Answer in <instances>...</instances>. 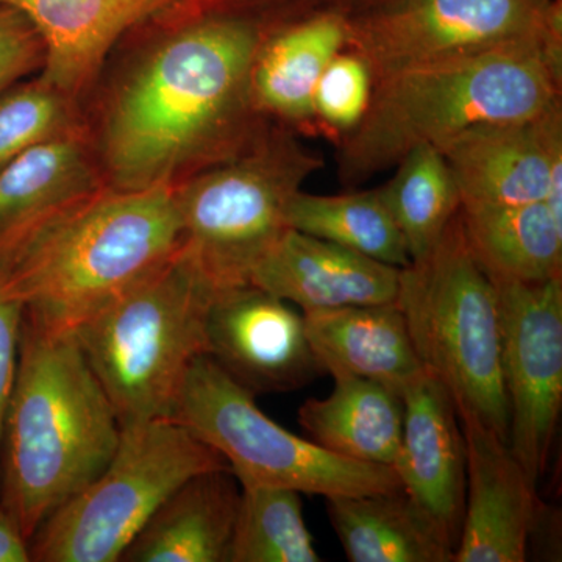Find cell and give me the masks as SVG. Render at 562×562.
<instances>
[{
    "label": "cell",
    "instance_id": "1",
    "mask_svg": "<svg viewBox=\"0 0 562 562\" xmlns=\"http://www.w3.org/2000/svg\"><path fill=\"white\" fill-rule=\"evenodd\" d=\"M217 11L184 21L111 102L102 155L114 190L176 183L232 160L268 131L251 94V69L262 40L286 14Z\"/></svg>",
    "mask_w": 562,
    "mask_h": 562
},
{
    "label": "cell",
    "instance_id": "2",
    "mask_svg": "<svg viewBox=\"0 0 562 562\" xmlns=\"http://www.w3.org/2000/svg\"><path fill=\"white\" fill-rule=\"evenodd\" d=\"M121 441L113 403L74 331L22 319L0 452V505L25 538L94 482Z\"/></svg>",
    "mask_w": 562,
    "mask_h": 562
},
{
    "label": "cell",
    "instance_id": "3",
    "mask_svg": "<svg viewBox=\"0 0 562 562\" xmlns=\"http://www.w3.org/2000/svg\"><path fill=\"white\" fill-rule=\"evenodd\" d=\"M176 184L102 188L0 261V280L25 319L76 333L172 257L181 243Z\"/></svg>",
    "mask_w": 562,
    "mask_h": 562
},
{
    "label": "cell",
    "instance_id": "4",
    "mask_svg": "<svg viewBox=\"0 0 562 562\" xmlns=\"http://www.w3.org/2000/svg\"><path fill=\"white\" fill-rule=\"evenodd\" d=\"M562 55L502 49L424 63L373 81L355 131L338 139L339 176L358 184L420 146L438 149L484 122L530 120L561 101Z\"/></svg>",
    "mask_w": 562,
    "mask_h": 562
},
{
    "label": "cell",
    "instance_id": "5",
    "mask_svg": "<svg viewBox=\"0 0 562 562\" xmlns=\"http://www.w3.org/2000/svg\"><path fill=\"white\" fill-rule=\"evenodd\" d=\"M216 292L179 247L76 331L121 427L172 420Z\"/></svg>",
    "mask_w": 562,
    "mask_h": 562
},
{
    "label": "cell",
    "instance_id": "6",
    "mask_svg": "<svg viewBox=\"0 0 562 562\" xmlns=\"http://www.w3.org/2000/svg\"><path fill=\"white\" fill-rule=\"evenodd\" d=\"M395 303L417 357L449 390L457 412L508 442L497 291L469 250L461 211L425 257L401 269Z\"/></svg>",
    "mask_w": 562,
    "mask_h": 562
},
{
    "label": "cell",
    "instance_id": "7",
    "mask_svg": "<svg viewBox=\"0 0 562 562\" xmlns=\"http://www.w3.org/2000/svg\"><path fill=\"white\" fill-rule=\"evenodd\" d=\"M324 168L286 128H271L232 160L176 184L180 249L216 291L250 284L251 273L288 231L286 206Z\"/></svg>",
    "mask_w": 562,
    "mask_h": 562
},
{
    "label": "cell",
    "instance_id": "8",
    "mask_svg": "<svg viewBox=\"0 0 562 562\" xmlns=\"http://www.w3.org/2000/svg\"><path fill=\"white\" fill-rule=\"evenodd\" d=\"M231 469L213 447L171 419L121 427L116 452L31 539L35 562H121L140 528L195 473Z\"/></svg>",
    "mask_w": 562,
    "mask_h": 562
},
{
    "label": "cell",
    "instance_id": "9",
    "mask_svg": "<svg viewBox=\"0 0 562 562\" xmlns=\"http://www.w3.org/2000/svg\"><path fill=\"white\" fill-rule=\"evenodd\" d=\"M172 420L213 447L239 484L325 498L403 492L394 469L347 460L280 427L209 355L192 362Z\"/></svg>",
    "mask_w": 562,
    "mask_h": 562
},
{
    "label": "cell",
    "instance_id": "10",
    "mask_svg": "<svg viewBox=\"0 0 562 562\" xmlns=\"http://www.w3.org/2000/svg\"><path fill=\"white\" fill-rule=\"evenodd\" d=\"M349 22L347 49L364 58L373 81L482 52L562 55L561 0H379Z\"/></svg>",
    "mask_w": 562,
    "mask_h": 562
},
{
    "label": "cell",
    "instance_id": "11",
    "mask_svg": "<svg viewBox=\"0 0 562 562\" xmlns=\"http://www.w3.org/2000/svg\"><path fill=\"white\" fill-rule=\"evenodd\" d=\"M509 408L508 446L532 483L547 469L562 406V277L492 280Z\"/></svg>",
    "mask_w": 562,
    "mask_h": 562
},
{
    "label": "cell",
    "instance_id": "12",
    "mask_svg": "<svg viewBox=\"0 0 562 562\" xmlns=\"http://www.w3.org/2000/svg\"><path fill=\"white\" fill-rule=\"evenodd\" d=\"M205 335V355L255 397L301 390L324 373L303 314L254 284L214 294Z\"/></svg>",
    "mask_w": 562,
    "mask_h": 562
},
{
    "label": "cell",
    "instance_id": "13",
    "mask_svg": "<svg viewBox=\"0 0 562 562\" xmlns=\"http://www.w3.org/2000/svg\"><path fill=\"white\" fill-rule=\"evenodd\" d=\"M461 195V209L546 201L562 168V102L530 120L484 122L438 147Z\"/></svg>",
    "mask_w": 562,
    "mask_h": 562
},
{
    "label": "cell",
    "instance_id": "14",
    "mask_svg": "<svg viewBox=\"0 0 562 562\" xmlns=\"http://www.w3.org/2000/svg\"><path fill=\"white\" fill-rule=\"evenodd\" d=\"M465 442V506L453 562H524L543 505L508 442L458 412Z\"/></svg>",
    "mask_w": 562,
    "mask_h": 562
},
{
    "label": "cell",
    "instance_id": "15",
    "mask_svg": "<svg viewBox=\"0 0 562 562\" xmlns=\"http://www.w3.org/2000/svg\"><path fill=\"white\" fill-rule=\"evenodd\" d=\"M401 453L394 471L403 491L457 550L465 506V442L457 405L425 369L402 394Z\"/></svg>",
    "mask_w": 562,
    "mask_h": 562
},
{
    "label": "cell",
    "instance_id": "16",
    "mask_svg": "<svg viewBox=\"0 0 562 562\" xmlns=\"http://www.w3.org/2000/svg\"><path fill=\"white\" fill-rule=\"evenodd\" d=\"M21 10L44 43L41 80L66 98L83 90L113 44L143 22L201 16L199 0H0Z\"/></svg>",
    "mask_w": 562,
    "mask_h": 562
},
{
    "label": "cell",
    "instance_id": "17",
    "mask_svg": "<svg viewBox=\"0 0 562 562\" xmlns=\"http://www.w3.org/2000/svg\"><path fill=\"white\" fill-rule=\"evenodd\" d=\"M401 269L288 228L251 273L250 284L303 313L397 301Z\"/></svg>",
    "mask_w": 562,
    "mask_h": 562
},
{
    "label": "cell",
    "instance_id": "18",
    "mask_svg": "<svg viewBox=\"0 0 562 562\" xmlns=\"http://www.w3.org/2000/svg\"><path fill=\"white\" fill-rule=\"evenodd\" d=\"M349 40V14L341 10L306 5L281 18L262 40L251 69V94L262 116L316 124L317 81Z\"/></svg>",
    "mask_w": 562,
    "mask_h": 562
},
{
    "label": "cell",
    "instance_id": "19",
    "mask_svg": "<svg viewBox=\"0 0 562 562\" xmlns=\"http://www.w3.org/2000/svg\"><path fill=\"white\" fill-rule=\"evenodd\" d=\"M79 133L36 144L0 169V261L102 190Z\"/></svg>",
    "mask_w": 562,
    "mask_h": 562
},
{
    "label": "cell",
    "instance_id": "20",
    "mask_svg": "<svg viewBox=\"0 0 562 562\" xmlns=\"http://www.w3.org/2000/svg\"><path fill=\"white\" fill-rule=\"evenodd\" d=\"M322 372L372 380L402 395L425 372L397 303L303 313Z\"/></svg>",
    "mask_w": 562,
    "mask_h": 562
},
{
    "label": "cell",
    "instance_id": "21",
    "mask_svg": "<svg viewBox=\"0 0 562 562\" xmlns=\"http://www.w3.org/2000/svg\"><path fill=\"white\" fill-rule=\"evenodd\" d=\"M239 501L231 469L195 473L151 514L121 562H228Z\"/></svg>",
    "mask_w": 562,
    "mask_h": 562
},
{
    "label": "cell",
    "instance_id": "22",
    "mask_svg": "<svg viewBox=\"0 0 562 562\" xmlns=\"http://www.w3.org/2000/svg\"><path fill=\"white\" fill-rule=\"evenodd\" d=\"M325 398H310L299 424L328 452L366 464L395 468L401 453L402 395L360 376H335Z\"/></svg>",
    "mask_w": 562,
    "mask_h": 562
},
{
    "label": "cell",
    "instance_id": "23",
    "mask_svg": "<svg viewBox=\"0 0 562 562\" xmlns=\"http://www.w3.org/2000/svg\"><path fill=\"white\" fill-rule=\"evenodd\" d=\"M328 519L351 562H453L454 547L403 492L327 498Z\"/></svg>",
    "mask_w": 562,
    "mask_h": 562
},
{
    "label": "cell",
    "instance_id": "24",
    "mask_svg": "<svg viewBox=\"0 0 562 562\" xmlns=\"http://www.w3.org/2000/svg\"><path fill=\"white\" fill-rule=\"evenodd\" d=\"M461 224L469 250L491 280L562 277V222L546 202L461 209Z\"/></svg>",
    "mask_w": 562,
    "mask_h": 562
},
{
    "label": "cell",
    "instance_id": "25",
    "mask_svg": "<svg viewBox=\"0 0 562 562\" xmlns=\"http://www.w3.org/2000/svg\"><path fill=\"white\" fill-rule=\"evenodd\" d=\"M286 224L398 269L412 262L380 188L335 195L299 191L288 203Z\"/></svg>",
    "mask_w": 562,
    "mask_h": 562
},
{
    "label": "cell",
    "instance_id": "26",
    "mask_svg": "<svg viewBox=\"0 0 562 562\" xmlns=\"http://www.w3.org/2000/svg\"><path fill=\"white\" fill-rule=\"evenodd\" d=\"M394 177L380 187L412 261L425 257L461 211V195L441 151L416 147L395 165Z\"/></svg>",
    "mask_w": 562,
    "mask_h": 562
},
{
    "label": "cell",
    "instance_id": "27",
    "mask_svg": "<svg viewBox=\"0 0 562 562\" xmlns=\"http://www.w3.org/2000/svg\"><path fill=\"white\" fill-rule=\"evenodd\" d=\"M228 562H319L301 492L244 483Z\"/></svg>",
    "mask_w": 562,
    "mask_h": 562
},
{
    "label": "cell",
    "instance_id": "28",
    "mask_svg": "<svg viewBox=\"0 0 562 562\" xmlns=\"http://www.w3.org/2000/svg\"><path fill=\"white\" fill-rule=\"evenodd\" d=\"M68 99L41 79L0 95V169L70 131Z\"/></svg>",
    "mask_w": 562,
    "mask_h": 562
},
{
    "label": "cell",
    "instance_id": "29",
    "mask_svg": "<svg viewBox=\"0 0 562 562\" xmlns=\"http://www.w3.org/2000/svg\"><path fill=\"white\" fill-rule=\"evenodd\" d=\"M372 70L353 50L336 55L322 72L314 91V120L341 139L358 127L371 103Z\"/></svg>",
    "mask_w": 562,
    "mask_h": 562
},
{
    "label": "cell",
    "instance_id": "30",
    "mask_svg": "<svg viewBox=\"0 0 562 562\" xmlns=\"http://www.w3.org/2000/svg\"><path fill=\"white\" fill-rule=\"evenodd\" d=\"M43 63L44 43L33 22L21 10L0 5V95Z\"/></svg>",
    "mask_w": 562,
    "mask_h": 562
},
{
    "label": "cell",
    "instance_id": "31",
    "mask_svg": "<svg viewBox=\"0 0 562 562\" xmlns=\"http://www.w3.org/2000/svg\"><path fill=\"white\" fill-rule=\"evenodd\" d=\"M22 319L24 305L5 290L0 280V452L7 413L16 383Z\"/></svg>",
    "mask_w": 562,
    "mask_h": 562
},
{
    "label": "cell",
    "instance_id": "32",
    "mask_svg": "<svg viewBox=\"0 0 562 562\" xmlns=\"http://www.w3.org/2000/svg\"><path fill=\"white\" fill-rule=\"evenodd\" d=\"M0 562H32L31 542L14 517L0 505Z\"/></svg>",
    "mask_w": 562,
    "mask_h": 562
},
{
    "label": "cell",
    "instance_id": "33",
    "mask_svg": "<svg viewBox=\"0 0 562 562\" xmlns=\"http://www.w3.org/2000/svg\"><path fill=\"white\" fill-rule=\"evenodd\" d=\"M312 3L310 0H199L203 13L217 11H273Z\"/></svg>",
    "mask_w": 562,
    "mask_h": 562
},
{
    "label": "cell",
    "instance_id": "34",
    "mask_svg": "<svg viewBox=\"0 0 562 562\" xmlns=\"http://www.w3.org/2000/svg\"><path fill=\"white\" fill-rule=\"evenodd\" d=\"M310 2L316 7H328V9L341 10L344 13L351 14L379 2V0H310Z\"/></svg>",
    "mask_w": 562,
    "mask_h": 562
}]
</instances>
